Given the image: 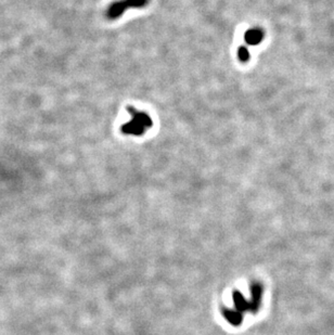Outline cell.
I'll return each mask as SVG.
<instances>
[{
  "mask_svg": "<svg viewBox=\"0 0 334 335\" xmlns=\"http://www.w3.org/2000/svg\"><path fill=\"white\" fill-rule=\"evenodd\" d=\"M127 111L132 115V120L128 123L122 125L121 130L123 134L141 136L153 125L151 117L145 112H140L136 110L134 106H128Z\"/></svg>",
  "mask_w": 334,
  "mask_h": 335,
  "instance_id": "obj_1",
  "label": "cell"
},
{
  "mask_svg": "<svg viewBox=\"0 0 334 335\" xmlns=\"http://www.w3.org/2000/svg\"><path fill=\"white\" fill-rule=\"evenodd\" d=\"M238 58L241 62H247L248 59H250V52H248V49L244 46H242L238 50Z\"/></svg>",
  "mask_w": 334,
  "mask_h": 335,
  "instance_id": "obj_4",
  "label": "cell"
},
{
  "mask_svg": "<svg viewBox=\"0 0 334 335\" xmlns=\"http://www.w3.org/2000/svg\"><path fill=\"white\" fill-rule=\"evenodd\" d=\"M146 3L148 0H118L110 5L106 16L110 20H115L120 18L128 8H143Z\"/></svg>",
  "mask_w": 334,
  "mask_h": 335,
  "instance_id": "obj_2",
  "label": "cell"
},
{
  "mask_svg": "<svg viewBox=\"0 0 334 335\" xmlns=\"http://www.w3.org/2000/svg\"><path fill=\"white\" fill-rule=\"evenodd\" d=\"M264 39V33L260 31L259 28H251L245 32L244 34V41L247 45L251 46H256V45L262 43Z\"/></svg>",
  "mask_w": 334,
  "mask_h": 335,
  "instance_id": "obj_3",
  "label": "cell"
}]
</instances>
